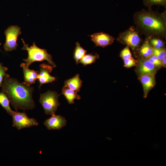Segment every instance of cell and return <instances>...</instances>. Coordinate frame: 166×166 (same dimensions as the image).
<instances>
[{
    "mask_svg": "<svg viewBox=\"0 0 166 166\" xmlns=\"http://www.w3.org/2000/svg\"><path fill=\"white\" fill-rule=\"evenodd\" d=\"M124 66L127 68H129L137 65L138 61L132 57L124 60Z\"/></svg>",
    "mask_w": 166,
    "mask_h": 166,
    "instance_id": "obj_23",
    "label": "cell"
},
{
    "mask_svg": "<svg viewBox=\"0 0 166 166\" xmlns=\"http://www.w3.org/2000/svg\"><path fill=\"white\" fill-rule=\"evenodd\" d=\"M143 2L148 9H151V7L154 5L162 6L165 8L166 7V0H143Z\"/></svg>",
    "mask_w": 166,
    "mask_h": 166,
    "instance_id": "obj_21",
    "label": "cell"
},
{
    "mask_svg": "<svg viewBox=\"0 0 166 166\" xmlns=\"http://www.w3.org/2000/svg\"><path fill=\"white\" fill-rule=\"evenodd\" d=\"M1 87V92L9 98L11 105L17 111L18 109H34L35 106L33 99L34 88L25 82L21 83L6 74Z\"/></svg>",
    "mask_w": 166,
    "mask_h": 166,
    "instance_id": "obj_1",
    "label": "cell"
},
{
    "mask_svg": "<svg viewBox=\"0 0 166 166\" xmlns=\"http://www.w3.org/2000/svg\"><path fill=\"white\" fill-rule=\"evenodd\" d=\"M139 79L141 82L144 90V97L146 98L149 91L156 85L155 76L144 75L139 76Z\"/></svg>",
    "mask_w": 166,
    "mask_h": 166,
    "instance_id": "obj_12",
    "label": "cell"
},
{
    "mask_svg": "<svg viewBox=\"0 0 166 166\" xmlns=\"http://www.w3.org/2000/svg\"><path fill=\"white\" fill-rule=\"evenodd\" d=\"M53 68L52 66L44 63L40 65V71L37 77L39 83V88L43 84L52 83L55 80L56 77L50 75Z\"/></svg>",
    "mask_w": 166,
    "mask_h": 166,
    "instance_id": "obj_9",
    "label": "cell"
},
{
    "mask_svg": "<svg viewBox=\"0 0 166 166\" xmlns=\"http://www.w3.org/2000/svg\"><path fill=\"white\" fill-rule=\"evenodd\" d=\"M140 34L134 26H130L120 33L117 38L120 43L130 47L134 51L139 50L142 39Z\"/></svg>",
    "mask_w": 166,
    "mask_h": 166,
    "instance_id": "obj_4",
    "label": "cell"
},
{
    "mask_svg": "<svg viewBox=\"0 0 166 166\" xmlns=\"http://www.w3.org/2000/svg\"><path fill=\"white\" fill-rule=\"evenodd\" d=\"M120 56L123 60L132 57L129 47L128 46H126L121 51Z\"/></svg>",
    "mask_w": 166,
    "mask_h": 166,
    "instance_id": "obj_24",
    "label": "cell"
},
{
    "mask_svg": "<svg viewBox=\"0 0 166 166\" xmlns=\"http://www.w3.org/2000/svg\"><path fill=\"white\" fill-rule=\"evenodd\" d=\"M87 50H85L81 45L78 42L76 43V46L73 53V58L76 64H78L79 61L85 54Z\"/></svg>",
    "mask_w": 166,
    "mask_h": 166,
    "instance_id": "obj_18",
    "label": "cell"
},
{
    "mask_svg": "<svg viewBox=\"0 0 166 166\" xmlns=\"http://www.w3.org/2000/svg\"><path fill=\"white\" fill-rule=\"evenodd\" d=\"M162 66L166 67V57H164L161 61Z\"/></svg>",
    "mask_w": 166,
    "mask_h": 166,
    "instance_id": "obj_27",
    "label": "cell"
},
{
    "mask_svg": "<svg viewBox=\"0 0 166 166\" xmlns=\"http://www.w3.org/2000/svg\"><path fill=\"white\" fill-rule=\"evenodd\" d=\"M61 94H63L69 104L74 103L75 99L79 100L81 97L77 94V92L65 86H64L62 89Z\"/></svg>",
    "mask_w": 166,
    "mask_h": 166,
    "instance_id": "obj_16",
    "label": "cell"
},
{
    "mask_svg": "<svg viewBox=\"0 0 166 166\" xmlns=\"http://www.w3.org/2000/svg\"><path fill=\"white\" fill-rule=\"evenodd\" d=\"M21 40L23 43V47L22 49L26 50L28 53V57L23 59L27 67L29 68L35 61L46 60L53 67H56V65L53 60L52 55L47 52L46 49L39 48L36 45L35 42L33 43L32 45L29 46L23 39H21Z\"/></svg>",
    "mask_w": 166,
    "mask_h": 166,
    "instance_id": "obj_3",
    "label": "cell"
},
{
    "mask_svg": "<svg viewBox=\"0 0 166 166\" xmlns=\"http://www.w3.org/2000/svg\"><path fill=\"white\" fill-rule=\"evenodd\" d=\"M89 36L96 46L102 47L112 44L115 40L112 36L103 32L95 33Z\"/></svg>",
    "mask_w": 166,
    "mask_h": 166,
    "instance_id": "obj_10",
    "label": "cell"
},
{
    "mask_svg": "<svg viewBox=\"0 0 166 166\" xmlns=\"http://www.w3.org/2000/svg\"><path fill=\"white\" fill-rule=\"evenodd\" d=\"M139 50L140 56L143 58H147L153 54V48L150 44L148 37H146Z\"/></svg>",
    "mask_w": 166,
    "mask_h": 166,
    "instance_id": "obj_15",
    "label": "cell"
},
{
    "mask_svg": "<svg viewBox=\"0 0 166 166\" xmlns=\"http://www.w3.org/2000/svg\"><path fill=\"white\" fill-rule=\"evenodd\" d=\"M137 65L136 71L139 76L144 75L155 76L159 68L145 58L140 59Z\"/></svg>",
    "mask_w": 166,
    "mask_h": 166,
    "instance_id": "obj_8",
    "label": "cell"
},
{
    "mask_svg": "<svg viewBox=\"0 0 166 166\" xmlns=\"http://www.w3.org/2000/svg\"><path fill=\"white\" fill-rule=\"evenodd\" d=\"M6 41L3 48L6 52L16 50L18 44L17 41L20 34H21V28L17 25L8 27L4 32Z\"/></svg>",
    "mask_w": 166,
    "mask_h": 166,
    "instance_id": "obj_6",
    "label": "cell"
},
{
    "mask_svg": "<svg viewBox=\"0 0 166 166\" xmlns=\"http://www.w3.org/2000/svg\"><path fill=\"white\" fill-rule=\"evenodd\" d=\"M20 66L23 69L25 82L30 85L34 84L37 79L39 71L29 69L25 63H22Z\"/></svg>",
    "mask_w": 166,
    "mask_h": 166,
    "instance_id": "obj_13",
    "label": "cell"
},
{
    "mask_svg": "<svg viewBox=\"0 0 166 166\" xmlns=\"http://www.w3.org/2000/svg\"><path fill=\"white\" fill-rule=\"evenodd\" d=\"M166 11L160 13L143 9L136 12L133 18L136 27L146 37H158L166 39Z\"/></svg>",
    "mask_w": 166,
    "mask_h": 166,
    "instance_id": "obj_2",
    "label": "cell"
},
{
    "mask_svg": "<svg viewBox=\"0 0 166 166\" xmlns=\"http://www.w3.org/2000/svg\"><path fill=\"white\" fill-rule=\"evenodd\" d=\"M8 70V68L7 67L3 66L2 63H0V87L2 85Z\"/></svg>",
    "mask_w": 166,
    "mask_h": 166,
    "instance_id": "obj_26",
    "label": "cell"
},
{
    "mask_svg": "<svg viewBox=\"0 0 166 166\" xmlns=\"http://www.w3.org/2000/svg\"><path fill=\"white\" fill-rule=\"evenodd\" d=\"M146 59L158 68L162 66L161 61L154 55L152 54Z\"/></svg>",
    "mask_w": 166,
    "mask_h": 166,
    "instance_id": "obj_25",
    "label": "cell"
},
{
    "mask_svg": "<svg viewBox=\"0 0 166 166\" xmlns=\"http://www.w3.org/2000/svg\"><path fill=\"white\" fill-rule=\"evenodd\" d=\"M82 83V81L80 79L79 74H77L72 78L65 81L64 85L77 92L80 91Z\"/></svg>",
    "mask_w": 166,
    "mask_h": 166,
    "instance_id": "obj_14",
    "label": "cell"
},
{
    "mask_svg": "<svg viewBox=\"0 0 166 166\" xmlns=\"http://www.w3.org/2000/svg\"><path fill=\"white\" fill-rule=\"evenodd\" d=\"M1 45V43L0 42V45ZM1 49H0V51H1Z\"/></svg>",
    "mask_w": 166,
    "mask_h": 166,
    "instance_id": "obj_28",
    "label": "cell"
},
{
    "mask_svg": "<svg viewBox=\"0 0 166 166\" xmlns=\"http://www.w3.org/2000/svg\"><path fill=\"white\" fill-rule=\"evenodd\" d=\"M59 96L57 92L49 90L40 95L39 101L46 114L51 115L55 114L60 105L58 100Z\"/></svg>",
    "mask_w": 166,
    "mask_h": 166,
    "instance_id": "obj_5",
    "label": "cell"
},
{
    "mask_svg": "<svg viewBox=\"0 0 166 166\" xmlns=\"http://www.w3.org/2000/svg\"><path fill=\"white\" fill-rule=\"evenodd\" d=\"M149 42L153 48L160 49L164 48V38L158 37H148Z\"/></svg>",
    "mask_w": 166,
    "mask_h": 166,
    "instance_id": "obj_20",
    "label": "cell"
},
{
    "mask_svg": "<svg viewBox=\"0 0 166 166\" xmlns=\"http://www.w3.org/2000/svg\"><path fill=\"white\" fill-rule=\"evenodd\" d=\"M99 58V55L97 53L95 55L92 53L85 55L79 61L78 63H80L85 66L95 62Z\"/></svg>",
    "mask_w": 166,
    "mask_h": 166,
    "instance_id": "obj_19",
    "label": "cell"
},
{
    "mask_svg": "<svg viewBox=\"0 0 166 166\" xmlns=\"http://www.w3.org/2000/svg\"><path fill=\"white\" fill-rule=\"evenodd\" d=\"M10 101L7 95L3 92H0V104L7 113L12 116L15 111H13L10 106Z\"/></svg>",
    "mask_w": 166,
    "mask_h": 166,
    "instance_id": "obj_17",
    "label": "cell"
},
{
    "mask_svg": "<svg viewBox=\"0 0 166 166\" xmlns=\"http://www.w3.org/2000/svg\"><path fill=\"white\" fill-rule=\"evenodd\" d=\"M156 56L161 61L166 57V50L165 48H153V54Z\"/></svg>",
    "mask_w": 166,
    "mask_h": 166,
    "instance_id": "obj_22",
    "label": "cell"
},
{
    "mask_svg": "<svg viewBox=\"0 0 166 166\" xmlns=\"http://www.w3.org/2000/svg\"><path fill=\"white\" fill-rule=\"evenodd\" d=\"M66 123L65 117L60 115L54 114L45 120L43 124L49 130H60L66 125Z\"/></svg>",
    "mask_w": 166,
    "mask_h": 166,
    "instance_id": "obj_11",
    "label": "cell"
},
{
    "mask_svg": "<svg viewBox=\"0 0 166 166\" xmlns=\"http://www.w3.org/2000/svg\"><path fill=\"white\" fill-rule=\"evenodd\" d=\"M12 116L13 126L18 130L38 126L39 124L35 118L29 117L25 112L15 111Z\"/></svg>",
    "mask_w": 166,
    "mask_h": 166,
    "instance_id": "obj_7",
    "label": "cell"
}]
</instances>
